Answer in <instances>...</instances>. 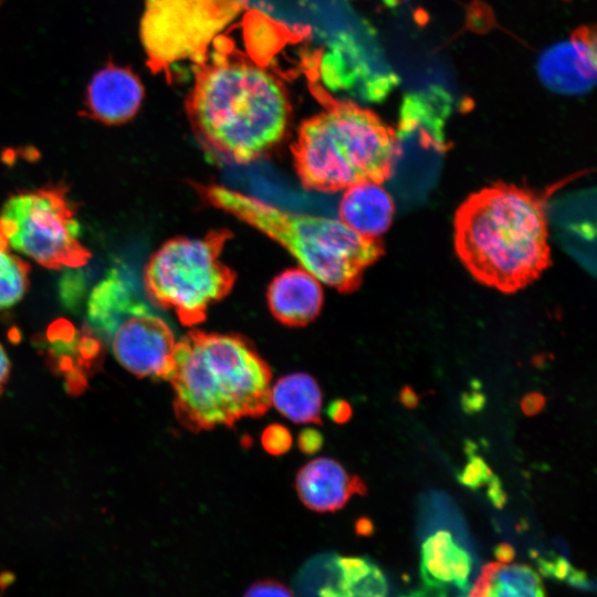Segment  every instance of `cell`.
Segmentation results:
<instances>
[{"mask_svg": "<svg viewBox=\"0 0 597 597\" xmlns=\"http://www.w3.org/2000/svg\"><path fill=\"white\" fill-rule=\"evenodd\" d=\"M339 220L366 238H380L392 223L395 203L383 184L366 181L344 190Z\"/></svg>", "mask_w": 597, "mask_h": 597, "instance_id": "9a60e30c", "label": "cell"}, {"mask_svg": "<svg viewBox=\"0 0 597 597\" xmlns=\"http://www.w3.org/2000/svg\"><path fill=\"white\" fill-rule=\"evenodd\" d=\"M356 531L359 535L367 536L373 533L374 525L367 517H363L357 521Z\"/></svg>", "mask_w": 597, "mask_h": 597, "instance_id": "d6a6232c", "label": "cell"}, {"mask_svg": "<svg viewBox=\"0 0 597 597\" xmlns=\"http://www.w3.org/2000/svg\"><path fill=\"white\" fill-rule=\"evenodd\" d=\"M293 439L290 430L280 423L268 426L261 434V444L263 449L272 455H281L286 453Z\"/></svg>", "mask_w": 597, "mask_h": 597, "instance_id": "7402d4cb", "label": "cell"}, {"mask_svg": "<svg viewBox=\"0 0 597 597\" xmlns=\"http://www.w3.org/2000/svg\"><path fill=\"white\" fill-rule=\"evenodd\" d=\"M486 498L496 509H503L507 503V493L503 488L501 479L493 474L488 481Z\"/></svg>", "mask_w": 597, "mask_h": 597, "instance_id": "484cf974", "label": "cell"}, {"mask_svg": "<svg viewBox=\"0 0 597 597\" xmlns=\"http://www.w3.org/2000/svg\"><path fill=\"white\" fill-rule=\"evenodd\" d=\"M298 448L304 453H314L323 444L322 434L314 429H305L298 436Z\"/></svg>", "mask_w": 597, "mask_h": 597, "instance_id": "83f0119b", "label": "cell"}, {"mask_svg": "<svg viewBox=\"0 0 597 597\" xmlns=\"http://www.w3.org/2000/svg\"><path fill=\"white\" fill-rule=\"evenodd\" d=\"M227 230H214L200 239L167 241L149 259L145 287L158 306L174 311L185 326L205 321L208 308L232 289L234 273L220 261Z\"/></svg>", "mask_w": 597, "mask_h": 597, "instance_id": "8992f818", "label": "cell"}, {"mask_svg": "<svg viewBox=\"0 0 597 597\" xmlns=\"http://www.w3.org/2000/svg\"><path fill=\"white\" fill-rule=\"evenodd\" d=\"M420 554L423 584L444 587L452 585L461 593L469 589L473 556L455 541L451 531L439 528L429 534L421 543Z\"/></svg>", "mask_w": 597, "mask_h": 597, "instance_id": "5bb4252c", "label": "cell"}, {"mask_svg": "<svg viewBox=\"0 0 597 597\" xmlns=\"http://www.w3.org/2000/svg\"><path fill=\"white\" fill-rule=\"evenodd\" d=\"M535 559L537 568L544 577L557 582H565L569 586L580 590L594 589V584L589 579L588 574L572 566V564L563 556H537Z\"/></svg>", "mask_w": 597, "mask_h": 597, "instance_id": "ffe728a7", "label": "cell"}, {"mask_svg": "<svg viewBox=\"0 0 597 597\" xmlns=\"http://www.w3.org/2000/svg\"><path fill=\"white\" fill-rule=\"evenodd\" d=\"M493 554L501 564H506L514 559L515 549L511 544L503 542L494 547Z\"/></svg>", "mask_w": 597, "mask_h": 597, "instance_id": "4dcf8cb0", "label": "cell"}, {"mask_svg": "<svg viewBox=\"0 0 597 597\" xmlns=\"http://www.w3.org/2000/svg\"><path fill=\"white\" fill-rule=\"evenodd\" d=\"M197 189L210 205L280 243L302 269L338 292L357 290L367 268L385 252L380 238L363 237L339 219L286 211L219 185Z\"/></svg>", "mask_w": 597, "mask_h": 597, "instance_id": "5b68a950", "label": "cell"}, {"mask_svg": "<svg viewBox=\"0 0 597 597\" xmlns=\"http://www.w3.org/2000/svg\"><path fill=\"white\" fill-rule=\"evenodd\" d=\"M398 400L407 409H415L419 405L420 397L410 385H404L398 392Z\"/></svg>", "mask_w": 597, "mask_h": 597, "instance_id": "f546056e", "label": "cell"}, {"mask_svg": "<svg viewBox=\"0 0 597 597\" xmlns=\"http://www.w3.org/2000/svg\"><path fill=\"white\" fill-rule=\"evenodd\" d=\"M243 597H295L293 591L282 582L264 578L252 583Z\"/></svg>", "mask_w": 597, "mask_h": 597, "instance_id": "603a6c76", "label": "cell"}, {"mask_svg": "<svg viewBox=\"0 0 597 597\" xmlns=\"http://www.w3.org/2000/svg\"><path fill=\"white\" fill-rule=\"evenodd\" d=\"M29 264L13 253L0 224V310L18 303L29 285Z\"/></svg>", "mask_w": 597, "mask_h": 597, "instance_id": "ac0fdd59", "label": "cell"}, {"mask_svg": "<svg viewBox=\"0 0 597 597\" xmlns=\"http://www.w3.org/2000/svg\"><path fill=\"white\" fill-rule=\"evenodd\" d=\"M143 98L144 86L132 69L109 61L87 84L85 113L107 125L123 124L136 115Z\"/></svg>", "mask_w": 597, "mask_h": 597, "instance_id": "8fae6325", "label": "cell"}, {"mask_svg": "<svg viewBox=\"0 0 597 597\" xmlns=\"http://www.w3.org/2000/svg\"><path fill=\"white\" fill-rule=\"evenodd\" d=\"M118 363L138 377L168 379L176 347L170 326L135 296L98 329Z\"/></svg>", "mask_w": 597, "mask_h": 597, "instance_id": "9c48e42d", "label": "cell"}, {"mask_svg": "<svg viewBox=\"0 0 597 597\" xmlns=\"http://www.w3.org/2000/svg\"><path fill=\"white\" fill-rule=\"evenodd\" d=\"M268 304L272 315L283 325L305 326L322 310L323 290L321 283L304 269H290L271 282Z\"/></svg>", "mask_w": 597, "mask_h": 597, "instance_id": "4fadbf2b", "label": "cell"}, {"mask_svg": "<svg viewBox=\"0 0 597 597\" xmlns=\"http://www.w3.org/2000/svg\"><path fill=\"white\" fill-rule=\"evenodd\" d=\"M295 490L301 502L317 513L343 509L353 495H365L367 486L336 460L316 458L296 473Z\"/></svg>", "mask_w": 597, "mask_h": 597, "instance_id": "7c38bea8", "label": "cell"}, {"mask_svg": "<svg viewBox=\"0 0 597 597\" xmlns=\"http://www.w3.org/2000/svg\"><path fill=\"white\" fill-rule=\"evenodd\" d=\"M494 580L510 586L517 597H545L540 576L527 565L502 566Z\"/></svg>", "mask_w": 597, "mask_h": 597, "instance_id": "d6986e66", "label": "cell"}, {"mask_svg": "<svg viewBox=\"0 0 597 597\" xmlns=\"http://www.w3.org/2000/svg\"><path fill=\"white\" fill-rule=\"evenodd\" d=\"M352 415L353 410L350 405L343 399H337L333 401L328 407V416L336 423L347 422L350 419Z\"/></svg>", "mask_w": 597, "mask_h": 597, "instance_id": "f1b7e54d", "label": "cell"}, {"mask_svg": "<svg viewBox=\"0 0 597 597\" xmlns=\"http://www.w3.org/2000/svg\"><path fill=\"white\" fill-rule=\"evenodd\" d=\"M537 74L557 94H586L596 82L595 32L578 29L570 39L547 48L538 57Z\"/></svg>", "mask_w": 597, "mask_h": 597, "instance_id": "30bf717a", "label": "cell"}, {"mask_svg": "<svg viewBox=\"0 0 597 597\" xmlns=\"http://www.w3.org/2000/svg\"><path fill=\"white\" fill-rule=\"evenodd\" d=\"M248 0H145L139 39L154 73L208 56L209 46L247 8Z\"/></svg>", "mask_w": 597, "mask_h": 597, "instance_id": "52a82bcc", "label": "cell"}, {"mask_svg": "<svg viewBox=\"0 0 597 597\" xmlns=\"http://www.w3.org/2000/svg\"><path fill=\"white\" fill-rule=\"evenodd\" d=\"M195 69L186 111L209 151L235 164H248L283 140L291 103L273 73L240 55L217 52L208 53Z\"/></svg>", "mask_w": 597, "mask_h": 597, "instance_id": "6da1fadb", "label": "cell"}, {"mask_svg": "<svg viewBox=\"0 0 597 597\" xmlns=\"http://www.w3.org/2000/svg\"><path fill=\"white\" fill-rule=\"evenodd\" d=\"M545 199L513 184L495 182L469 195L453 219L455 253L481 284L512 294L551 265Z\"/></svg>", "mask_w": 597, "mask_h": 597, "instance_id": "7a4b0ae2", "label": "cell"}, {"mask_svg": "<svg viewBox=\"0 0 597 597\" xmlns=\"http://www.w3.org/2000/svg\"><path fill=\"white\" fill-rule=\"evenodd\" d=\"M464 451L469 460L464 468L457 474V480L463 486L472 491H478L488 483L494 473L484 459L476 453L474 442L467 440Z\"/></svg>", "mask_w": 597, "mask_h": 597, "instance_id": "44dd1931", "label": "cell"}, {"mask_svg": "<svg viewBox=\"0 0 597 597\" xmlns=\"http://www.w3.org/2000/svg\"><path fill=\"white\" fill-rule=\"evenodd\" d=\"M174 411L192 432L232 427L271 406L272 373L255 346L237 334L193 329L176 343L168 379Z\"/></svg>", "mask_w": 597, "mask_h": 597, "instance_id": "3957f363", "label": "cell"}, {"mask_svg": "<svg viewBox=\"0 0 597 597\" xmlns=\"http://www.w3.org/2000/svg\"><path fill=\"white\" fill-rule=\"evenodd\" d=\"M545 404L546 398L544 395L537 391H531L522 398L520 406L525 416L532 417L541 412L544 409Z\"/></svg>", "mask_w": 597, "mask_h": 597, "instance_id": "4316f807", "label": "cell"}, {"mask_svg": "<svg viewBox=\"0 0 597 597\" xmlns=\"http://www.w3.org/2000/svg\"><path fill=\"white\" fill-rule=\"evenodd\" d=\"M10 373V362L6 354V350L0 344V392L2 391L4 384L7 383Z\"/></svg>", "mask_w": 597, "mask_h": 597, "instance_id": "1f68e13d", "label": "cell"}, {"mask_svg": "<svg viewBox=\"0 0 597 597\" xmlns=\"http://www.w3.org/2000/svg\"><path fill=\"white\" fill-rule=\"evenodd\" d=\"M503 565L499 562H490L481 567V573L475 579L468 597H489L495 574Z\"/></svg>", "mask_w": 597, "mask_h": 597, "instance_id": "cb8c5ba5", "label": "cell"}, {"mask_svg": "<svg viewBox=\"0 0 597 597\" xmlns=\"http://www.w3.org/2000/svg\"><path fill=\"white\" fill-rule=\"evenodd\" d=\"M0 224L12 250L45 268H77L91 258L80 240V224L64 188L10 197L2 207Z\"/></svg>", "mask_w": 597, "mask_h": 597, "instance_id": "ba28073f", "label": "cell"}, {"mask_svg": "<svg viewBox=\"0 0 597 597\" xmlns=\"http://www.w3.org/2000/svg\"><path fill=\"white\" fill-rule=\"evenodd\" d=\"M271 405L295 423L322 425V391L317 381L305 373H293L271 386Z\"/></svg>", "mask_w": 597, "mask_h": 597, "instance_id": "e0dca14e", "label": "cell"}, {"mask_svg": "<svg viewBox=\"0 0 597 597\" xmlns=\"http://www.w3.org/2000/svg\"><path fill=\"white\" fill-rule=\"evenodd\" d=\"M486 405V396L481 389L470 388L469 391H463L460 397V406L467 415H475L481 412Z\"/></svg>", "mask_w": 597, "mask_h": 597, "instance_id": "d4e9b609", "label": "cell"}, {"mask_svg": "<svg viewBox=\"0 0 597 597\" xmlns=\"http://www.w3.org/2000/svg\"><path fill=\"white\" fill-rule=\"evenodd\" d=\"M327 568L329 573L318 589L320 597H388L386 575L366 557L334 556Z\"/></svg>", "mask_w": 597, "mask_h": 597, "instance_id": "2e32d148", "label": "cell"}, {"mask_svg": "<svg viewBox=\"0 0 597 597\" xmlns=\"http://www.w3.org/2000/svg\"><path fill=\"white\" fill-rule=\"evenodd\" d=\"M321 97L323 111L301 124L292 145L303 186L336 192L360 182L388 180L400 151L395 130L352 101Z\"/></svg>", "mask_w": 597, "mask_h": 597, "instance_id": "277c9868", "label": "cell"}]
</instances>
